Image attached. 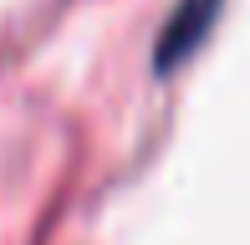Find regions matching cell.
<instances>
[{
    "instance_id": "1",
    "label": "cell",
    "mask_w": 250,
    "mask_h": 245,
    "mask_svg": "<svg viewBox=\"0 0 250 245\" xmlns=\"http://www.w3.org/2000/svg\"><path fill=\"white\" fill-rule=\"evenodd\" d=\"M214 16H220V0H179L174 16H168V26L158 31V72H168L174 61H184L189 51L199 46V36L214 26Z\"/></svg>"
}]
</instances>
